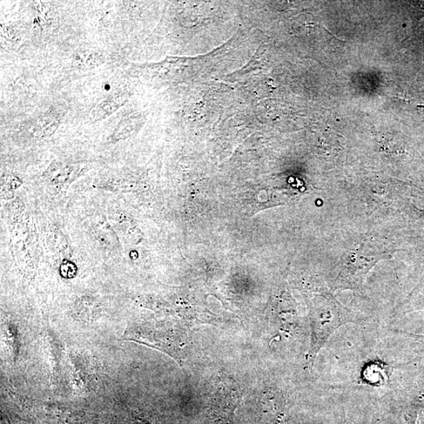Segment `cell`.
<instances>
[{
	"label": "cell",
	"mask_w": 424,
	"mask_h": 424,
	"mask_svg": "<svg viewBox=\"0 0 424 424\" xmlns=\"http://www.w3.org/2000/svg\"><path fill=\"white\" fill-rule=\"evenodd\" d=\"M309 321L311 342L307 355V364L312 367L321 349L336 330L347 323L359 324L363 319L342 307L331 295L326 294L312 299Z\"/></svg>",
	"instance_id": "6da1fadb"
},
{
	"label": "cell",
	"mask_w": 424,
	"mask_h": 424,
	"mask_svg": "<svg viewBox=\"0 0 424 424\" xmlns=\"http://www.w3.org/2000/svg\"><path fill=\"white\" fill-rule=\"evenodd\" d=\"M243 390L230 377L223 375L214 382L211 394V418L214 424H233V416Z\"/></svg>",
	"instance_id": "7a4b0ae2"
},
{
	"label": "cell",
	"mask_w": 424,
	"mask_h": 424,
	"mask_svg": "<svg viewBox=\"0 0 424 424\" xmlns=\"http://www.w3.org/2000/svg\"><path fill=\"white\" fill-rule=\"evenodd\" d=\"M127 99L129 94L124 91H113L108 94L93 107L91 113V120L94 122H97L110 117L127 103Z\"/></svg>",
	"instance_id": "3957f363"
},
{
	"label": "cell",
	"mask_w": 424,
	"mask_h": 424,
	"mask_svg": "<svg viewBox=\"0 0 424 424\" xmlns=\"http://www.w3.org/2000/svg\"><path fill=\"white\" fill-rule=\"evenodd\" d=\"M60 125V118L53 112H46L27 127V134L32 139L39 140L49 138L55 134Z\"/></svg>",
	"instance_id": "277c9868"
},
{
	"label": "cell",
	"mask_w": 424,
	"mask_h": 424,
	"mask_svg": "<svg viewBox=\"0 0 424 424\" xmlns=\"http://www.w3.org/2000/svg\"><path fill=\"white\" fill-rule=\"evenodd\" d=\"M83 168L79 165L55 161L50 165L45 174L52 184L67 185L79 176Z\"/></svg>",
	"instance_id": "5b68a950"
},
{
	"label": "cell",
	"mask_w": 424,
	"mask_h": 424,
	"mask_svg": "<svg viewBox=\"0 0 424 424\" xmlns=\"http://www.w3.org/2000/svg\"><path fill=\"white\" fill-rule=\"evenodd\" d=\"M105 57L102 51L82 47L73 53L72 66L78 70H93L105 63Z\"/></svg>",
	"instance_id": "8992f818"
},
{
	"label": "cell",
	"mask_w": 424,
	"mask_h": 424,
	"mask_svg": "<svg viewBox=\"0 0 424 424\" xmlns=\"http://www.w3.org/2000/svg\"><path fill=\"white\" fill-rule=\"evenodd\" d=\"M403 418L406 424H424V393H417L409 400Z\"/></svg>",
	"instance_id": "52a82bcc"
},
{
	"label": "cell",
	"mask_w": 424,
	"mask_h": 424,
	"mask_svg": "<svg viewBox=\"0 0 424 424\" xmlns=\"http://www.w3.org/2000/svg\"><path fill=\"white\" fill-rule=\"evenodd\" d=\"M134 129V121L131 117L121 118L109 137V143H116L131 136Z\"/></svg>",
	"instance_id": "ba28073f"
},
{
	"label": "cell",
	"mask_w": 424,
	"mask_h": 424,
	"mask_svg": "<svg viewBox=\"0 0 424 424\" xmlns=\"http://www.w3.org/2000/svg\"><path fill=\"white\" fill-rule=\"evenodd\" d=\"M380 422H381L380 419L377 418V417H376V418L374 419L373 424H380Z\"/></svg>",
	"instance_id": "9c48e42d"
}]
</instances>
